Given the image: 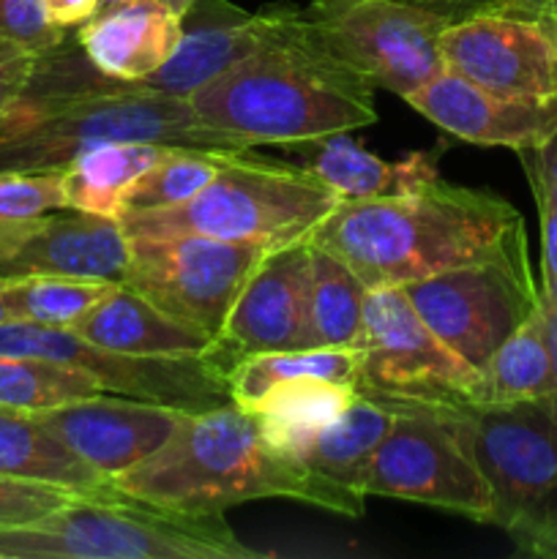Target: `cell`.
Listing matches in <instances>:
<instances>
[{
	"instance_id": "obj_1",
	"label": "cell",
	"mask_w": 557,
	"mask_h": 559,
	"mask_svg": "<svg viewBox=\"0 0 557 559\" xmlns=\"http://www.w3.org/2000/svg\"><path fill=\"white\" fill-rule=\"evenodd\" d=\"M309 243L347 262L375 289L517 254L528 249V233L506 197L437 178L402 197L339 202Z\"/></svg>"
},
{
	"instance_id": "obj_2",
	"label": "cell",
	"mask_w": 557,
	"mask_h": 559,
	"mask_svg": "<svg viewBox=\"0 0 557 559\" xmlns=\"http://www.w3.org/2000/svg\"><path fill=\"white\" fill-rule=\"evenodd\" d=\"M273 36L197 87L202 126L254 145H300L377 123L375 87L317 47L295 9H273Z\"/></svg>"
},
{
	"instance_id": "obj_3",
	"label": "cell",
	"mask_w": 557,
	"mask_h": 559,
	"mask_svg": "<svg viewBox=\"0 0 557 559\" xmlns=\"http://www.w3.org/2000/svg\"><path fill=\"white\" fill-rule=\"evenodd\" d=\"M109 480L137 500L180 511L224 513L251 500H295L339 516H360L353 502L317 480L298 459L273 451L254 415L235 404L186 413L156 453Z\"/></svg>"
},
{
	"instance_id": "obj_4",
	"label": "cell",
	"mask_w": 557,
	"mask_h": 559,
	"mask_svg": "<svg viewBox=\"0 0 557 559\" xmlns=\"http://www.w3.org/2000/svg\"><path fill=\"white\" fill-rule=\"evenodd\" d=\"M107 142L251 151L246 142L202 126L186 98L76 85L74 93L20 91L5 107L0 115V175L63 173L76 156Z\"/></svg>"
},
{
	"instance_id": "obj_5",
	"label": "cell",
	"mask_w": 557,
	"mask_h": 559,
	"mask_svg": "<svg viewBox=\"0 0 557 559\" xmlns=\"http://www.w3.org/2000/svg\"><path fill=\"white\" fill-rule=\"evenodd\" d=\"M222 513L153 506L126 491L76 497L27 527H0V559H260Z\"/></svg>"
},
{
	"instance_id": "obj_6",
	"label": "cell",
	"mask_w": 557,
	"mask_h": 559,
	"mask_svg": "<svg viewBox=\"0 0 557 559\" xmlns=\"http://www.w3.org/2000/svg\"><path fill=\"white\" fill-rule=\"evenodd\" d=\"M342 197L304 167H287L238 153L200 194L173 207L126 213L129 238L200 235L260 249L309 240L339 207Z\"/></svg>"
},
{
	"instance_id": "obj_7",
	"label": "cell",
	"mask_w": 557,
	"mask_h": 559,
	"mask_svg": "<svg viewBox=\"0 0 557 559\" xmlns=\"http://www.w3.org/2000/svg\"><path fill=\"white\" fill-rule=\"evenodd\" d=\"M495 497L491 524L517 551L557 559V415L538 402L451 415Z\"/></svg>"
},
{
	"instance_id": "obj_8",
	"label": "cell",
	"mask_w": 557,
	"mask_h": 559,
	"mask_svg": "<svg viewBox=\"0 0 557 559\" xmlns=\"http://www.w3.org/2000/svg\"><path fill=\"white\" fill-rule=\"evenodd\" d=\"M355 391L386 407L459 415L481 407V371L429 331L402 287L366 293Z\"/></svg>"
},
{
	"instance_id": "obj_9",
	"label": "cell",
	"mask_w": 557,
	"mask_h": 559,
	"mask_svg": "<svg viewBox=\"0 0 557 559\" xmlns=\"http://www.w3.org/2000/svg\"><path fill=\"white\" fill-rule=\"evenodd\" d=\"M300 25L317 47L347 66L371 87L407 98L424 82L440 74L442 16L404 0H349V3L309 5L298 11Z\"/></svg>"
},
{
	"instance_id": "obj_10",
	"label": "cell",
	"mask_w": 557,
	"mask_h": 559,
	"mask_svg": "<svg viewBox=\"0 0 557 559\" xmlns=\"http://www.w3.org/2000/svg\"><path fill=\"white\" fill-rule=\"evenodd\" d=\"M402 289L429 331L478 371L541 304L530 249L453 267Z\"/></svg>"
},
{
	"instance_id": "obj_11",
	"label": "cell",
	"mask_w": 557,
	"mask_h": 559,
	"mask_svg": "<svg viewBox=\"0 0 557 559\" xmlns=\"http://www.w3.org/2000/svg\"><path fill=\"white\" fill-rule=\"evenodd\" d=\"M366 497L442 508L491 524L495 497L484 469L459 437L451 415L402 409L377 448Z\"/></svg>"
},
{
	"instance_id": "obj_12",
	"label": "cell",
	"mask_w": 557,
	"mask_h": 559,
	"mask_svg": "<svg viewBox=\"0 0 557 559\" xmlns=\"http://www.w3.org/2000/svg\"><path fill=\"white\" fill-rule=\"evenodd\" d=\"M0 355H25L71 366L96 377L98 385L118 396L167 404L183 413L222 407L229 402L227 371L211 355L145 358L91 344L69 328L36 322H0Z\"/></svg>"
},
{
	"instance_id": "obj_13",
	"label": "cell",
	"mask_w": 557,
	"mask_h": 559,
	"mask_svg": "<svg viewBox=\"0 0 557 559\" xmlns=\"http://www.w3.org/2000/svg\"><path fill=\"white\" fill-rule=\"evenodd\" d=\"M262 251L200 235L129 238L123 284L183 325L216 338Z\"/></svg>"
},
{
	"instance_id": "obj_14",
	"label": "cell",
	"mask_w": 557,
	"mask_h": 559,
	"mask_svg": "<svg viewBox=\"0 0 557 559\" xmlns=\"http://www.w3.org/2000/svg\"><path fill=\"white\" fill-rule=\"evenodd\" d=\"M440 55L446 71L497 96L557 102V44L538 20L489 11L451 22Z\"/></svg>"
},
{
	"instance_id": "obj_15",
	"label": "cell",
	"mask_w": 557,
	"mask_h": 559,
	"mask_svg": "<svg viewBox=\"0 0 557 559\" xmlns=\"http://www.w3.org/2000/svg\"><path fill=\"white\" fill-rule=\"evenodd\" d=\"M309 240L262 251L208 355L227 371L233 360L246 355L309 349Z\"/></svg>"
},
{
	"instance_id": "obj_16",
	"label": "cell",
	"mask_w": 557,
	"mask_h": 559,
	"mask_svg": "<svg viewBox=\"0 0 557 559\" xmlns=\"http://www.w3.org/2000/svg\"><path fill=\"white\" fill-rule=\"evenodd\" d=\"M126 265L129 235L120 218L60 207L0 229V278L71 276L123 284Z\"/></svg>"
},
{
	"instance_id": "obj_17",
	"label": "cell",
	"mask_w": 557,
	"mask_h": 559,
	"mask_svg": "<svg viewBox=\"0 0 557 559\" xmlns=\"http://www.w3.org/2000/svg\"><path fill=\"white\" fill-rule=\"evenodd\" d=\"M183 415V409L167 404L104 391L44 409L33 418L96 473L115 478L156 453Z\"/></svg>"
},
{
	"instance_id": "obj_18",
	"label": "cell",
	"mask_w": 557,
	"mask_h": 559,
	"mask_svg": "<svg viewBox=\"0 0 557 559\" xmlns=\"http://www.w3.org/2000/svg\"><path fill=\"white\" fill-rule=\"evenodd\" d=\"M404 102L446 134L470 145L528 151L557 129V102H519L442 69Z\"/></svg>"
},
{
	"instance_id": "obj_19",
	"label": "cell",
	"mask_w": 557,
	"mask_h": 559,
	"mask_svg": "<svg viewBox=\"0 0 557 559\" xmlns=\"http://www.w3.org/2000/svg\"><path fill=\"white\" fill-rule=\"evenodd\" d=\"M273 9L249 14L227 0H194L183 14V36L173 58L137 85L112 91H145L158 96L189 98L229 66L240 63L273 36Z\"/></svg>"
},
{
	"instance_id": "obj_20",
	"label": "cell",
	"mask_w": 557,
	"mask_h": 559,
	"mask_svg": "<svg viewBox=\"0 0 557 559\" xmlns=\"http://www.w3.org/2000/svg\"><path fill=\"white\" fill-rule=\"evenodd\" d=\"M183 20L156 0H123L102 5L74 38L96 66L98 87L137 85L162 69L178 49Z\"/></svg>"
},
{
	"instance_id": "obj_21",
	"label": "cell",
	"mask_w": 557,
	"mask_h": 559,
	"mask_svg": "<svg viewBox=\"0 0 557 559\" xmlns=\"http://www.w3.org/2000/svg\"><path fill=\"white\" fill-rule=\"evenodd\" d=\"M289 147L304 153L306 173L336 191L342 202L382 200V197L418 191L420 186L440 178V158L446 153V145H437L429 151L404 153L396 162H388L349 140L347 131Z\"/></svg>"
},
{
	"instance_id": "obj_22",
	"label": "cell",
	"mask_w": 557,
	"mask_h": 559,
	"mask_svg": "<svg viewBox=\"0 0 557 559\" xmlns=\"http://www.w3.org/2000/svg\"><path fill=\"white\" fill-rule=\"evenodd\" d=\"M69 331L112 353L145 358L205 355L213 344L211 336L169 317L126 284H115Z\"/></svg>"
},
{
	"instance_id": "obj_23",
	"label": "cell",
	"mask_w": 557,
	"mask_h": 559,
	"mask_svg": "<svg viewBox=\"0 0 557 559\" xmlns=\"http://www.w3.org/2000/svg\"><path fill=\"white\" fill-rule=\"evenodd\" d=\"M393 418L396 409L358 393L355 402L328 424L300 456V464L317 480L353 502L360 516L366 511V475L377 448L391 431Z\"/></svg>"
},
{
	"instance_id": "obj_24",
	"label": "cell",
	"mask_w": 557,
	"mask_h": 559,
	"mask_svg": "<svg viewBox=\"0 0 557 559\" xmlns=\"http://www.w3.org/2000/svg\"><path fill=\"white\" fill-rule=\"evenodd\" d=\"M355 396L358 391L353 385L320 380V377H304V380L273 388L251 409V415L257 418L260 435L265 437L273 451L300 462L311 440L328 424H333L355 402Z\"/></svg>"
},
{
	"instance_id": "obj_25",
	"label": "cell",
	"mask_w": 557,
	"mask_h": 559,
	"mask_svg": "<svg viewBox=\"0 0 557 559\" xmlns=\"http://www.w3.org/2000/svg\"><path fill=\"white\" fill-rule=\"evenodd\" d=\"M0 475L44 480L82 495L112 491V480L82 462L33 415L0 409Z\"/></svg>"
},
{
	"instance_id": "obj_26",
	"label": "cell",
	"mask_w": 557,
	"mask_h": 559,
	"mask_svg": "<svg viewBox=\"0 0 557 559\" xmlns=\"http://www.w3.org/2000/svg\"><path fill=\"white\" fill-rule=\"evenodd\" d=\"M167 147L156 142H107L91 147L60 173L66 207L120 218L134 180L147 173Z\"/></svg>"
},
{
	"instance_id": "obj_27",
	"label": "cell",
	"mask_w": 557,
	"mask_h": 559,
	"mask_svg": "<svg viewBox=\"0 0 557 559\" xmlns=\"http://www.w3.org/2000/svg\"><path fill=\"white\" fill-rule=\"evenodd\" d=\"M360 349H278V353H257L233 360L227 366V391L235 407L251 409L284 382L304 380V377H320V380L358 382Z\"/></svg>"
},
{
	"instance_id": "obj_28",
	"label": "cell",
	"mask_w": 557,
	"mask_h": 559,
	"mask_svg": "<svg viewBox=\"0 0 557 559\" xmlns=\"http://www.w3.org/2000/svg\"><path fill=\"white\" fill-rule=\"evenodd\" d=\"M555 388V364L538 304L481 369V407L538 402L552 396Z\"/></svg>"
},
{
	"instance_id": "obj_29",
	"label": "cell",
	"mask_w": 557,
	"mask_h": 559,
	"mask_svg": "<svg viewBox=\"0 0 557 559\" xmlns=\"http://www.w3.org/2000/svg\"><path fill=\"white\" fill-rule=\"evenodd\" d=\"M366 293L369 287L347 262L311 246V347L358 349Z\"/></svg>"
},
{
	"instance_id": "obj_30",
	"label": "cell",
	"mask_w": 557,
	"mask_h": 559,
	"mask_svg": "<svg viewBox=\"0 0 557 559\" xmlns=\"http://www.w3.org/2000/svg\"><path fill=\"white\" fill-rule=\"evenodd\" d=\"M104 393L96 377L25 355H0V409L36 415L74 399Z\"/></svg>"
},
{
	"instance_id": "obj_31",
	"label": "cell",
	"mask_w": 557,
	"mask_h": 559,
	"mask_svg": "<svg viewBox=\"0 0 557 559\" xmlns=\"http://www.w3.org/2000/svg\"><path fill=\"white\" fill-rule=\"evenodd\" d=\"M238 153L194 151V147H167L147 173L134 180L123 200V213L173 207L200 194Z\"/></svg>"
},
{
	"instance_id": "obj_32",
	"label": "cell",
	"mask_w": 557,
	"mask_h": 559,
	"mask_svg": "<svg viewBox=\"0 0 557 559\" xmlns=\"http://www.w3.org/2000/svg\"><path fill=\"white\" fill-rule=\"evenodd\" d=\"M115 284L71 276L3 278V293L16 322L71 328L80 322Z\"/></svg>"
},
{
	"instance_id": "obj_33",
	"label": "cell",
	"mask_w": 557,
	"mask_h": 559,
	"mask_svg": "<svg viewBox=\"0 0 557 559\" xmlns=\"http://www.w3.org/2000/svg\"><path fill=\"white\" fill-rule=\"evenodd\" d=\"M66 207L60 173L0 175V229Z\"/></svg>"
},
{
	"instance_id": "obj_34",
	"label": "cell",
	"mask_w": 557,
	"mask_h": 559,
	"mask_svg": "<svg viewBox=\"0 0 557 559\" xmlns=\"http://www.w3.org/2000/svg\"><path fill=\"white\" fill-rule=\"evenodd\" d=\"M76 497L91 495L66 489V486L44 484V480L0 475V527H27V524H36L47 519L49 513L74 502Z\"/></svg>"
},
{
	"instance_id": "obj_35",
	"label": "cell",
	"mask_w": 557,
	"mask_h": 559,
	"mask_svg": "<svg viewBox=\"0 0 557 559\" xmlns=\"http://www.w3.org/2000/svg\"><path fill=\"white\" fill-rule=\"evenodd\" d=\"M71 31L55 27L44 14V0H0V38L42 55L58 47Z\"/></svg>"
},
{
	"instance_id": "obj_36",
	"label": "cell",
	"mask_w": 557,
	"mask_h": 559,
	"mask_svg": "<svg viewBox=\"0 0 557 559\" xmlns=\"http://www.w3.org/2000/svg\"><path fill=\"white\" fill-rule=\"evenodd\" d=\"M519 158H522L524 173H528L535 205H557V129L541 145L519 151Z\"/></svg>"
},
{
	"instance_id": "obj_37",
	"label": "cell",
	"mask_w": 557,
	"mask_h": 559,
	"mask_svg": "<svg viewBox=\"0 0 557 559\" xmlns=\"http://www.w3.org/2000/svg\"><path fill=\"white\" fill-rule=\"evenodd\" d=\"M36 58L38 55L31 52V49H22L0 38V115L20 96L33 66H36Z\"/></svg>"
},
{
	"instance_id": "obj_38",
	"label": "cell",
	"mask_w": 557,
	"mask_h": 559,
	"mask_svg": "<svg viewBox=\"0 0 557 559\" xmlns=\"http://www.w3.org/2000/svg\"><path fill=\"white\" fill-rule=\"evenodd\" d=\"M541 218V284L557 287V205L538 207Z\"/></svg>"
},
{
	"instance_id": "obj_39",
	"label": "cell",
	"mask_w": 557,
	"mask_h": 559,
	"mask_svg": "<svg viewBox=\"0 0 557 559\" xmlns=\"http://www.w3.org/2000/svg\"><path fill=\"white\" fill-rule=\"evenodd\" d=\"M404 3L420 5V9L442 16L446 22H459V20H467V16H475V14L500 11V0H404Z\"/></svg>"
},
{
	"instance_id": "obj_40",
	"label": "cell",
	"mask_w": 557,
	"mask_h": 559,
	"mask_svg": "<svg viewBox=\"0 0 557 559\" xmlns=\"http://www.w3.org/2000/svg\"><path fill=\"white\" fill-rule=\"evenodd\" d=\"M102 9V0H44V14L55 27L74 31Z\"/></svg>"
},
{
	"instance_id": "obj_41",
	"label": "cell",
	"mask_w": 557,
	"mask_h": 559,
	"mask_svg": "<svg viewBox=\"0 0 557 559\" xmlns=\"http://www.w3.org/2000/svg\"><path fill=\"white\" fill-rule=\"evenodd\" d=\"M546 0H500V14L528 16V20H541Z\"/></svg>"
},
{
	"instance_id": "obj_42",
	"label": "cell",
	"mask_w": 557,
	"mask_h": 559,
	"mask_svg": "<svg viewBox=\"0 0 557 559\" xmlns=\"http://www.w3.org/2000/svg\"><path fill=\"white\" fill-rule=\"evenodd\" d=\"M541 25H544V31L549 33L552 41L557 44V0H546L544 11H541Z\"/></svg>"
},
{
	"instance_id": "obj_43",
	"label": "cell",
	"mask_w": 557,
	"mask_h": 559,
	"mask_svg": "<svg viewBox=\"0 0 557 559\" xmlns=\"http://www.w3.org/2000/svg\"><path fill=\"white\" fill-rule=\"evenodd\" d=\"M112 3H123V0H102V5H112ZM156 3L167 5V9H173L175 14H178L180 20H183V14H186V11H189V5L194 3V0H156Z\"/></svg>"
},
{
	"instance_id": "obj_44",
	"label": "cell",
	"mask_w": 557,
	"mask_h": 559,
	"mask_svg": "<svg viewBox=\"0 0 557 559\" xmlns=\"http://www.w3.org/2000/svg\"><path fill=\"white\" fill-rule=\"evenodd\" d=\"M0 322H14V314H11L9 300H5L3 293V278H0Z\"/></svg>"
},
{
	"instance_id": "obj_45",
	"label": "cell",
	"mask_w": 557,
	"mask_h": 559,
	"mask_svg": "<svg viewBox=\"0 0 557 559\" xmlns=\"http://www.w3.org/2000/svg\"><path fill=\"white\" fill-rule=\"evenodd\" d=\"M342 3H349V0H315L311 5H320V9H331V5H342Z\"/></svg>"
}]
</instances>
